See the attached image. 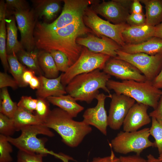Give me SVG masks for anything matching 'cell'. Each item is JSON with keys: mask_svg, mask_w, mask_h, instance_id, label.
I'll use <instances>...</instances> for the list:
<instances>
[{"mask_svg": "<svg viewBox=\"0 0 162 162\" xmlns=\"http://www.w3.org/2000/svg\"><path fill=\"white\" fill-rule=\"evenodd\" d=\"M107 86L109 90L115 93L123 94L154 109L157 107L162 91L155 87L152 82H138L133 80H123L121 82L109 80Z\"/></svg>", "mask_w": 162, "mask_h": 162, "instance_id": "4", "label": "cell"}, {"mask_svg": "<svg viewBox=\"0 0 162 162\" xmlns=\"http://www.w3.org/2000/svg\"><path fill=\"white\" fill-rule=\"evenodd\" d=\"M116 1L129 11L130 9H131V5L133 0H116Z\"/></svg>", "mask_w": 162, "mask_h": 162, "instance_id": "49", "label": "cell"}, {"mask_svg": "<svg viewBox=\"0 0 162 162\" xmlns=\"http://www.w3.org/2000/svg\"><path fill=\"white\" fill-rule=\"evenodd\" d=\"M97 69L78 75L74 77L65 87L67 93L76 100L91 103L99 94L101 89L112 95L107 86L111 76Z\"/></svg>", "mask_w": 162, "mask_h": 162, "instance_id": "3", "label": "cell"}, {"mask_svg": "<svg viewBox=\"0 0 162 162\" xmlns=\"http://www.w3.org/2000/svg\"><path fill=\"white\" fill-rule=\"evenodd\" d=\"M131 13L140 14L142 13V6L140 0H134L131 7Z\"/></svg>", "mask_w": 162, "mask_h": 162, "instance_id": "45", "label": "cell"}, {"mask_svg": "<svg viewBox=\"0 0 162 162\" xmlns=\"http://www.w3.org/2000/svg\"><path fill=\"white\" fill-rule=\"evenodd\" d=\"M28 85L30 87L33 89H38L40 87V82L38 77L35 75L31 80Z\"/></svg>", "mask_w": 162, "mask_h": 162, "instance_id": "48", "label": "cell"}, {"mask_svg": "<svg viewBox=\"0 0 162 162\" xmlns=\"http://www.w3.org/2000/svg\"><path fill=\"white\" fill-rule=\"evenodd\" d=\"M14 16L6 19L7 29L6 50L8 55L17 54L23 50V47L17 38V28Z\"/></svg>", "mask_w": 162, "mask_h": 162, "instance_id": "23", "label": "cell"}, {"mask_svg": "<svg viewBox=\"0 0 162 162\" xmlns=\"http://www.w3.org/2000/svg\"><path fill=\"white\" fill-rule=\"evenodd\" d=\"M149 115L150 117L155 118L159 122L162 123V92L157 107Z\"/></svg>", "mask_w": 162, "mask_h": 162, "instance_id": "41", "label": "cell"}, {"mask_svg": "<svg viewBox=\"0 0 162 162\" xmlns=\"http://www.w3.org/2000/svg\"><path fill=\"white\" fill-rule=\"evenodd\" d=\"M116 58L124 60L138 69L146 78L152 82L162 69V53L154 55L139 53L129 54L120 50L116 51Z\"/></svg>", "mask_w": 162, "mask_h": 162, "instance_id": "10", "label": "cell"}, {"mask_svg": "<svg viewBox=\"0 0 162 162\" xmlns=\"http://www.w3.org/2000/svg\"><path fill=\"white\" fill-rule=\"evenodd\" d=\"M150 135L154 139V147L157 148L159 154L162 153V123L152 118V125L149 129Z\"/></svg>", "mask_w": 162, "mask_h": 162, "instance_id": "31", "label": "cell"}, {"mask_svg": "<svg viewBox=\"0 0 162 162\" xmlns=\"http://www.w3.org/2000/svg\"><path fill=\"white\" fill-rule=\"evenodd\" d=\"M46 99L49 103L65 111L73 118L76 117L84 109V107L69 94L50 97Z\"/></svg>", "mask_w": 162, "mask_h": 162, "instance_id": "21", "label": "cell"}, {"mask_svg": "<svg viewBox=\"0 0 162 162\" xmlns=\"http://www.w3.org/2000/svg\"><path fill=\"white\" fill-rule=\"evenodd\" d=\"M91 8L115 24L126 23L129 11L116 0L97 3L91 5Z\"/></svg>", "mask_w": 162, "mask_h": 162, "instance_id": "16", "label": "cell"}, {"mask_svg": "<svg viewBox=\"0 0 162 162\" xmlns=\"http://www.w3.org/2000/svg\"><path fill=\"white\" fill-rule=\"evenodd\" d=\"M103 71L122 81L133 80L142 82L147 80L144 76L133 65L116 58H110L107 61Z\"/></svg>", "mask_w": 162, "mask_h": 162, "instance_id": "13", "label": "cell"}, {"mask_svg": "<svg viewBox=\"0 0 162 162\" xmlns=\"http://www.w3.org/2000/svg\"><path fill=\"white\" fill-rule=\"evenodd\" d=\"M38 52L36 50L28 51L23 49L19 52L18 56L20 60L29 69L35 74L42 75L41 69L38 60Z\"/></svg>", "mask_w": 162, "mask_h": 162, "instance_id": "27", "label": "cell"}, {"mask_svg": "<svg viewBox=\"0 0 162 162\" xmlns=\"http://www.w3.org/2000/svg\"><path fill=\"white\" fill-rule=\"evenodd\" d=\"M84 23L82 18L51 32L34 30L35 46L47 51H60L68 56L70 67L80 56L83 47L76 42L80 36L92 32Z\"/></svg>", "mask_w": 162, "mask_h": 162, "instance_id": "1", "label": "cell"}, {"mask_svg": "<svg viewBox=\"0 0 162 162\" xmlns=\"http://www.w3.org/2000/svg\"><path fill=\"white\" fill-rule=\"evenodd\" d=\"M146 9V24L155 26L162 22V0H142Z\"/></svg>", "mask_w": 162, "mask_h": 162, "instance_id": "25", "label": "cell"}, {"mask_svg": "<svg viewBox=\"0 0 162 162\" xmlns=\"http://www.w3.org/2000/svg\"><path fill=\"white\" fill-rule=\"evenodd\" d=\"M5 1L7 8L14 10V11L25 10L29 9L25 0H6Z\"/></svg>", "mask_w": 162, "mask_h": 162, "instance_id": "40", "label": "cell"}, {"mask_svg": "<svg viewBox=\"0 0 162 162\" xmlns=\"http://www.w3.org/2000/svg\"><path fill=\"white\" fill-rule=\"evenodd\" d=\"M65 111L58 107L51 110L44 120L43 125L56 131L62 141L68 146H78L84 137L92 130L83 121H76Z\"/></svg>", "mask_w": 162, "mask_h": 162, "instance_id": "2", "label": "cell"}, {"mask_svg": "<svg viewBox=\"0 0 162 162\" xmlns=\"http://www.w3.org/2000/svg\"><path fill=\"white\" fill-rule=\"evenodd\" d=\"M158 158L162 161V153L159 154Z\"/></svg>", "mask_w": 162, "mask_h": 162, "instance_id": "52", "label": "cell"}, {"mask_svg": "<svg viewBox=\"0 0 162 162\" xmlns=\"http://www.w3.org/2000/svg\"><path fill=\"white\" fill-rule=\"evenodd\" d=\"M64 5L59 16L51 23L38 22L34 30L51 32L64 27L82 18L88 6L99 2L95 0H63Z\"/></svg>", "mask_w": 162, "mask_h": 162, "instance_id": "7", "label": "cell"}, {"mask_svg": "<svg viewBox=\"0 0 162 162\" xmlns=\"http://www.w3.org/2000/svg\"><path fill=\"white\" fill-rule=\"evenodd\" d=\"M47 52L52 57L58 70L64 73L70 67L68 58L67 55L58 50H52Z\"/></svg>", "mask_w": 162, "mask_h": 162, "instance_id": "32", "label": "cell"}, {"mask_svg": "<svg viewBox=\"0 0 162 162\" xmlns=\"http://www.w3.org/2000/svg\"><path fill=\"white\" fill-rule=\"evenodd\" d=\"M37 99L36 115L44 121L51 110L50 109L49 102L45 98H38Z\"/></svg>", "mask_w": 162, "mask_h": 162, "instance_id": "36", "label": "cell"}, {"mask_svg": "<svg viewBox=\"0 0 162 162\" xmlns=\"http://www.w3.org/2000/svg\"><path fill=\"white\" fill-rule=\"evenodd\" d=\"M62 74L55 78H48L42 75L38 77L40 82L36 92L38 98L46 99L51 96L65 94L67 92L61 82Z\"/></svg>", "mask_w": 162, "mask_h": 162, "instance_id": "19", "label": "cell"}, {"mask_svg": "<svg viewBox=\"0 0 162 162\" xmlns=\"http://www.w3.org/2000/svg\"><path fill=\"white\" fill-rule=\"evenodd\" d=\"M35 73L33 70L26 68L22 76V80L24 83L27 86Z\"/></svg>", "mask_w": 162, "mask_h": 162, "instance_id": "44", "label": "cell"}, {"mask_svg": "<svg viewBox=\"0 0 162 162\" xmlns=\"http://www.w3.org/2000/svg\"><path fill=\"white\" fill-rule=\"evenodd\" d=\"M0 113L12 119L17 109V103L12 100L7 88L0 92Z\"/></svg>", "mask_w": 162, "mask_h": 162, "instance_id": "28", "label": "cell"}, {"mask_svg": "<svg viewBox=\"0 0 162 162\" xmlns=\"http://www.w3.org/2000/svg\"><path fill=\"white\" fill-rule=\"evenodd\" d=\"M12 119L16 131L21 130L27 126L43 125L44 122L36 115H34L27 110L18 106Z\"/></svg>", "mask_w": 162, "mask_h": 162, "instance_id": "24", "label": "cell"}, {"mask_svg": "<svg viewBox=\"0 0 162 162\" xmlns=\"http://www.w3.org/2000/svg\"><path fill=\"white\" fill-rule=\"evenodd\" d=\"M6 19L0 23V58L5 71L9 70L6 50L7 36Z\"/></svg>", "mask_w": 162, "mask_h": 162, "instance_id": "30", "label": "cell"}, {"mask_svg": "<svg viewBox=\"0 0 162 162\" xmlns=\"http://www.w3.org/2000/svg\"><path fill=\"white\" fill-rule=\"evenodd\" d=\"M38 60L40 67L46 77L53 79L59 76V71L49 52L44 50L38 52Z\"/></svg>", "mask_w": 162, "mask_h": 162, "instance_id": "26", "label": "cell"}, {"mask_svg": "<svg viewBox=\"0 0 162 162\" xmlns=\"http://www.w3.org/2000/svg\"><path fill=\"white\" fill-rule=\"evenodd\" d=\"M35 7V13L39 17H43L47 21L52 20L61 8L59 0H32Z\"/></svg>", "mask_w": 162, "mask_h": 162, "instance_id": "22", "label": "cell"}, {"mask_svg": "<svg viewBox=\"0 0 162 162\" xmlns=\"http://www.w3.org/2000/svg\"><path fill=\"white\" fill-rule=\"evenodd\" d=\"M19 86L14 79L12 78L6 72H0V88L1 89L10 87L13 89H16Z\"/></svg>", "mask_w": 162, "mask_h": 162, "instance_id": "38", "label": "cell"}, {"mask_svg": "<svg viewBox=\"0 0 162 162\" xmlns=\"http://www.w3.org/2000/svg\"><path fill=\"white\" fill-rule=\"evenodd\" d=\"M111 149L110 154L104 157H96L90 162H121L119 158L116 157L113 151Z\"/></svg>", "mask_w": 162, "mask_h": 162, "instance_id": "42", "label": "cell"}, {"mask_svg": "<svg viewBox=\"0 0 162 162\" xmlns=\"http://www.w3.org/2000/svg\"><path fill=\"white\" fill-rule=\"evenodd\" d=\"M45 156L44 154L19 150L17 154V162H43V158Z\"/></svg>", "mask_w": 162, "mask_h": 162, "instance_id": "35", "label": "cell"}, {"mask_svg": "<svg viewBox=\"0 0 162 162\" xmlns=\"http://www.w3.org/2000/svg\"><path fill=\"white\" fill-rule=\"evenodd\" d=\"M149 129L146 128L132 132L121 131L111 140L110 146L116 153L126 154L134 152L140 155L144 149L154 146V142L149 138Z\"/></svg>", "mask_w": 162, "mask_h": 162, "instance_id": "6", "label": "cell"}, {"mask_svg": "<svg viewBox=\"0 0 162 162\" xmlns=\"http://www.w3.org/2000/svg\"><path fill=\"white\" fill-rule=\"evenodd\" d=\"M37 102V99L31 96H22L17 103V106L33 113L36 110Z\"/></svg>", "mask_w": 162, "mask_h": 162, "instance_id": "37", "label": "cell"}, {"mask_svg": "<svg viewBox=\"0 0 162 162\" xmlns=\"http://www.w3.org/2000/svg\"><path fill=\"white\" fill-rule=\"evenodd\" d=\"M16 131L12 119L0 113V134L10 136Z\"/></svg>", "mask_w": 162, "mask_h": 162, "instance_id": "34", "label": "cell"}, {"mask_svg": "<svg viewBox=\"0 0 162 162\" xmlns=\"http://www.w3.org/2000/svg\"><path fill=\"white\" fill-rule=\"evenodd\" d=\"M155 26L146 24L129 26L123 32L122 37L125 45L137 44L155 36Z\"/></svg>", "mask_w": 162, "mask_h": 162, "instance_id": "18", "label": "cell"}, {"mask_svg": "<svg viewBox=\"0 0 162 162\" xmlns=\"http://www.w3.org/2000/svg\"><path fill=\"white\" fill-rule=\"evenodd\" d=\"M76 42L93 52L106 55L112 58L117 56L116 51L121 47L109 38L104 35L98 37L91 34L85 37L78 38Z\"/></svg>", "mask_w": 162, "mask_h": 162, "instance_id": "15", "label": "cell"}, {"mask_svg": "<svg viewBox=\"0 0 162 162\" xmlns=\"http://www.w3.org/2000/svg\"><path fill=\"white\" fill-rule=\"evenodd\" d=\"M85 25L97 37L104 35L112 39L121 47L125 45L122 37L123 31L129 25L124 23L112 24L100 18L90 7L86 10L82 17Z\"/></svg>", "mask_w": 162, "mask_h": 162, "instance_id": "9", "label": "cell"}, {"mask_svg": "<svg viewBox=\"0 0 162 162\" xmlns=\"http://www.w3.org/2000/svg\"><path fill=\"white\" fill-rule=\"evenodd\" d=\"M108 125L112 129H120L132 106L135 103L134 99L123 94L114 93L110 98Z\"/></svg>", "mask_w": 162, "mask_h": 162, "instance_id": "12", "label": "cell"}, {"mask_svg": "<svg viewBox=\"0 0 162 162\" xmlns=\"http://www.w3.org/2000/svg\"><path fill=\"white\" fill-rule=\"evenodd\" d=\"M155 36L162 39V22L155 26Z\"/></svg>", "mask_w": 162, "mask_h": 162, "instance_id": "50", "label": "cell"}, {"mask_svg": "<svg viewBox=\"0 0 162 162\" xmlns=\"http://www.w3.org/2000/svg\"><path fill=\"white\" fill-rule=\"evenodd\" d=\"M110 96L104 93H99L96 99L97 103L95 106L87 109L83 115V121L86 124L96 128L102 134L107 135L108 118L105 107V103L107 98Z\"/></svg>", "mask_w": 162, "mask_h": 162, "instance_id": "14", "label": "cell"}, {"mask_svg": "<svg viewBox=\"0 0 162 162\" xmlns=\"http://www.w3.org/2000/svg\"><path fill=\"white\" fill-rule=\"evenodd\" d=\"M8 14L6 3L3 0L0 1V21L6 18Z\"/></svg>", "mask_w": 162, "mask_h": 162, "instance_id": "46", "label": "cell"}, {"mask_svg": "<svg viewBox=\"0 0 162 162\" xmlns=\"http://www.w3.org/2000/svg\"><path fill=\"white\" fill-rule=\"evenodd\" d=\"M126 22L130 26H139L145 24L146 16L142 13L138 14L131 13L127 17Z\"/></svg>", "mask_w": 162, "mask_h": 162, "instance_id": "39", "label": "cell"}, {"mask_svg": "<svg viewBox=\"0 0 162 162\" xmlns=\"http://www.w3.org/2000/svg\"><path fill=\"white\" fill-rule=\"evenodd\" d=\"M147 162H162L158 158H155L153 155L151 154L148 155L147 156Z\"/></svg>", "mask_w": 162, "mask_h": 162, "instance_id": "51", "label": "cell"}, {"mask_svg": "<svg viewBox=\"0 0 162 162\" xmlns=\"http://www.w3.org/2000/svg\"><path fill=\"white\" fill-rule=\"evenodd\" d=\"M21 135L16 138L7 136L8 141L19 150L25 152L42 154L46 156L51 154L64 161L65 158L62 155L49 150L45 147L47 141L45 138H40L37 137L42 134L50 137L54 136V134L50 128L43 125H36L27 126L21 129Z\"/></svg>", "mask_w": 162, "mask_h": 162, "instance_id": "5", "label": "cell"}, {"mask_svg": "<svg viewBox=\"0 0 162 162\" xmlns=\"http://www.w3.org/2000/svg\"><path fill=\"white\" fill-rule=\"evenodd\" d=\"M152 82L155 87L160 89H162V69Z\"/></svg>", "mask_w": 162, "mask_h": 162, "instance_id": "47", "label": "cell"}, {"mask_svg": "<svg viewBox=\"0 0 162 162\" xmlns=\"http://www.w3.org/2000/svg\"><path fill=\"white\" fill-rule=\"evenodd\" d=\"M7 59L9 70L18 86L20 87L27 86L22 80V74L26 69V67L19 62L15 54L8 55Z\"/></svg>", "mask_w": 162, "mask_h": 162, "instance_id": "29", "label": "cell"}, {"mask_svg": "<svg viewBox=\"0 0 162 162\" xmlns=\"http://www.w3.org/2000/svg\"><path fill=\"white\" fill-rule=\"evenodd\" d=\"M15 18L21 36L20 43L27 51H32L35 46L34 32L36 24L34 11L29 9L11 12Z\"/></svg>", "mask_w": 162, "mask_h": 162, "instance_id": "11", "label": "cell"}, {"mask_svg": "<svg viewBox=\"0 0 162 162\" xmlns=\"http://www.w3.org/2000/svg\"><path fill=\"white\" fill-rule=\"evenodd\" d=\"M120 50L129 54L142 53L155 55L162 53V39L154 36L140 44H125Z\"/></svg>", "mask_w": 162, "mask_h": 162, "instance_id": "20", "label": "cell"}, {"mask_svg": "<svg viewBox=\"0 0 162 162\" xmlns=\"http://www.w3.org/2000/svg\"><path fill=\"white\" fill-rule=\"evenodd\" d=\"M111 57L106 55L97 53L83 47L81 53L76 61L65 73L62 74L61 82L64 86L76 76L99 69L103 70Z\"/></svg>", "mask_w": 162, "mask_h": 162, "instance_id": "8", "label": "cell"}, {"mask_svg": "<svg viewBox=\"0 0 162 162\" xmlns=\"http://www.w3.org/2000/svg\"><path fill=\"white\" fill-rule=\"evenodd\" d=\"M121 162H147V160L137 154L127 156H120Z\"/></svg>", "mask_w": 162, "mask_h": 162, "instance_id": "43", "label": "cell"}, {"mask_svg": "<svg viewBox=\"0 0 162 162\" xmlns=\"http://www.w3.org/2000/svg\"><path fill=\"white\" fill-rule=\"evenodd\" d=\"M147 105L137 103L130 108L124 120V131H137L142 126L149 124L152 120L147 113Z\"/></svg>", "mask_w": 162, "mask_h": 162, "instance_id": "17", "label": "cell"}, {"mask_svg": "<svg viewBox=\"0 0 162 162\" xmlns=\"http://www.w3.org/2000/svg\"><path fill=\"white\" fill-rule=\"evenodd\" d=\"M11 144L7 136L0 134V162H11L13 161L10 155L13 152Z\"/></svg>", "mask_w": 162, "mask_h": 162, "instance_id": "33", "label": "cell"}]
</instances>
